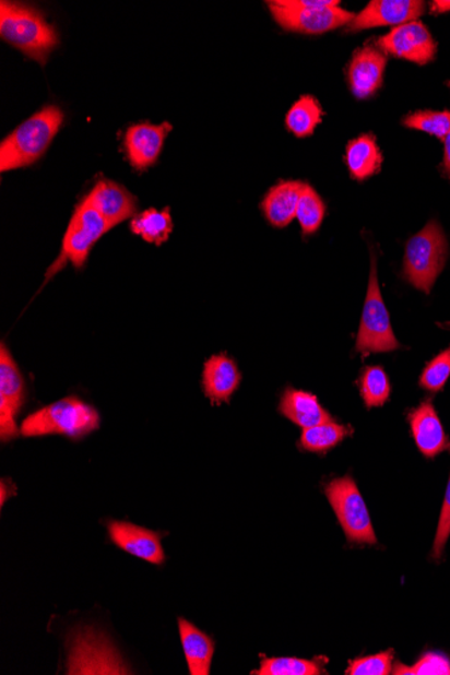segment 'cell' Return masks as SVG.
Masks as SVG:
<instances>
[{"label": "cell", "mask_w": 450, "mask_h": 675, "mask_svg": "<svg viewBox=\"0 0 450 675\" xmlns=\"http://www.w3.org/2000/svg\"><path fill=\"white\" fill-rule=\"evenodd\" d=\"M0 34L3 42L43 67L60 44L55 27L37 9L5 0L0 3Z\"/></svg>", "instance_id": "cell-1"}, {"label": "cell", "mask_w": 450, "mask_h": 675, "mask_svg": "<svg viewBox=\"0 0 450 675\" xmlns=\"http://www.w3.org/2000/svg\"><path fill=\"white\" fill-rule=\"evenodd\" d=\"M63 122L57 106H45L11 132L0 144V170L10 171L36 164L54 142Z\"/></svg>", "instance_id": "cell-2"}, {"label": "cell", "mask_w": 450, "mask_h": 675, "mask_svg": "<svg viewBox=\"0 0 450 675\" xmlns=\"http://www.w3.org/2000/svg\"><path fill=\"white\" fill-rule=\"evenodd\" d=\"M100 415L95 407L76 396L63 398L23 419L21 436H66L78 440L99 429Z\"/></svg>", "instance_id": "cell-3"}, {"label": "cell", "mask_w": 450, "mask_h": 675, "mask_svg": "<svg viewBox=\"0 0 450 675\" xmlns=\"http://www.w3.org/2000/svg\"><path fill=\"white\" fill-rule=\"evenodd\" d=\"M448 240L440 224L433 221L408 240L403 275L414 287L429 294L433 285L446 267Z\"/></svg>", "instance_id": "cell-4"}, {"label": "cell", "mask_w": 450, "mask_h": 675, "mask_svg": "<svg viewBox=\"0 0 450 675\" xmlns=\"http://www.w3.org/2000/svg\"><path fill=\"white\" fill-rule=\"evenodd\" d=\"M111 229L99 212L82 200L73 212L71 223L68 225L66 236L62 239V247L59 258L46 273V282L66 269L68 263L74 268L82 269L88 259L92 248L96 241Z\"/></svg>", "instance_id": "cell-5"}, {"label": "cell", "mask_w": 450, "mask_h": 675, "mask_svg": "<svg viewBox=\"0 0 450 675\" xmlns=\"http://www.w3.org/2000/svg\"><path fill=\"white\" fill-rule=\"evenodd\" d=\"M398 348H400V343L396 342L394 332H392L389 311L380 293L377 258L372 253L371 273H369L367 298L356 339V351L363 356H368Z\"/></svg>", "instance_id": "cell-6"}, {"label": "cell", "mask_w": 450, "mask_h": 675, "mask_svg": "<svg viewBox=\"0 0 450 675\" xmlns=\"http://www.w3.org/2000/svg\"><path fill=\"white\" fill-rule=\"evenodd\" d=\"M325 494L352 544H377L365 499L351 477L332 481L325 487Z\"/></svg>", "instance_id": "cell-7"}, {"label": "cell", "mask_w": 450, "mask_h": 675, "mask_svg": "<svg viewBox=\"0 0 450 675\" xmlns=\"http://www.w3.org/2000/svg\"><path fill=\"white\" fill-rule=\"evenodd\" d=\"M271 14L280 26L287 32L317 36L350 25L355 14L342 8H296L286 0L268 2Z\"/></svg>", "instance_id": "cell-8"}, {"label": "cell", "mask_w": 450, "mask_h": 675, "mask_svg": "<svg viewBox=\"0 0 450 675\" xmlns=\"http://www.w3.org/2000/svg\"><path fill=\"white\" fill-rule=\"evenodd\" d=\"M377 48L398 59L425 66L435 59L437 44L423 22L413 21L394 27L389 34L380 37Z\"/></svg>", "instance_id": "cell-9"}, {"label": "cell", "mask_w": 450, "mask_h": 675, "mask_svg": "<svg viewBox=\"0 0 450 675\" xmlns=\"http://www.w3.org/2000/svg\"><path fill=\"white\" fill-rule=\"evenodd\" d=\"M425 3L418 0H374L365 10L354 16L347 32L367 31L382 26H401L418 21L424 14Z\"/></svg>", "instance_id": "cell-10"}, {"label": "cell", "mask_w": 450, "mask_h": 675, "mask_svg": "<svg viewBox=\"0 0 450 675\" xmlns=\"http://www.w3.org/2000/svg\"><path fill=\"white\" fill-rule=\"evenodd\" d=\"M106 526L112 544L127 554L154 565L165 562L163 535L125 521H108Z\"/></svg>", "instance_id": "cell-11"}, {"label": "cell", "mask_w": 450, "mask_h": 675, "mask_svg": "<svg viewBox=\"0 0 450 675\" xmlns=\"http://www.w3.org/2000/svg\"><path fill=\"white\" fill-rule=\"evenodd\" d=\"M388 57L377 46L366 45L357 49L347 67V80L352 94L365 100L377 94L383 83Z\"/></svg>", "instance_id": "cell-12"}, {"label": "cell", "mask_w": 450, "mask_h": 675, "mask_svg": "<svg viewBox=\"0 0 450 675\" xmlns=\"http://www.w3.org/2000/svg\"><path fill=\"white\" fill-rule=\"evenodd\" d=\"M173 126L169 122L161 125L138 123L129 127L125 135L127 159L135 170H146L157 163L167 134Z\"/></svg>", "instance_id": "cell-13"}, {"label": "cell", "mask_w": 450, "mask_h": 675, "mask_svg": "<svg viewBox=\"0 0 450 675\" xmlns=\"http://www.w3.org/2000/svg\"><path fill=\"white\" fill-rule=\"evenodd\" d=\"M104 217L111 228L135 215L137 199L114 181L99 180L83 199Z\"/></svg>", "instance_id": "cell-14"}, {"label": "cell", "mask_w": 450, "mask_h": 675, "mask_svg": "<svg viewBox=\"0 0 450 675\" xmlns=\"http://www.w3.org/2000/svg\"><path fill=\"white\" fill-rule=\"evenodd\" d=\"M408 421L415 443L425 458H436L437 454L450 449V440L430 401H425L423 405L413 410L408 414Z\"/></svg>", "instance_id": "cell-15"}, {"label": "cell", "mask_w": 450, "mask_h": 675, "mask_svg": "<svg viewBox=\"0 0 450 675\" xmlns=\"http://www.w3.org/2000/svg\"><path fill=\"white\" fill-rule=\"evenodd\" d=\"M241 380L236 363L225 355L212 356L203 369V390L212 405L228 403Z\"/></svg>", "instance_id": "cell-16"}, {"label": "cell", "mask_w": 450, "mask_h": 675, "mask_svg": "<svg viewBox=\"0 0 450 675\" xmlns=\"http://www.w3.org/2000/svg\"><path fill=\"white\" fill-rule=\"evenodd\" d=\"M303 181H281L271 188L262 201V211L269 223L284 228L297 217V208L305 188Z\"/></svg>", "instance_id": "cell-17"}, {"label": "cell", "mask_w": 450, "mask_h": 675, "mask_svg": "<svg viewBox=\"0 0 450 675\" xmlns=\"http://www.w3.org/2000/svg\"><path fill=\"white\" fill-rule=\"evenodd\" d=\"M178 631H180L189 673L192 675L210 674L213 654H215V643L212 638L183 617H178Z\"/></svg>", "instance_id": "cell-18"}, {"label": "cell", "mask_w": 450, "mask_h": 675, "mask_svg": "<svg viewBox=\"0 0 450 675\" xmlns=\"http://www.w3.org/2000/svg\"><path fill=\"white\" fill-rule=\"evenodd\" d=\"M280 412L303 429L331 419L319 400L310 392L301 390L287 389L281 398Z\"/></svg>", "instance_id": "cell-19"}, {"label": "cell", "mask_w": 450, "mask_h": 675, "mask_svg": "<svg viewBox=\"0 0 450 675\" xmlns=\"http://www.w3.org/2000/svg\"><path fill=\"white\" fill-rule=\"evenodd\" d=\"M383 158L371 134L362 135L348 143L345 150V164H347L352 178L365 181L377 175L382 166Z\"/></svg>", "instance_id": "cell-20"}, {"label": "cell", "mask_w": 450, "mask_h": 675, "mask_svg": "<svg viewBox=\"0 0 450 675\" xmlns=\"http://www.w3.org/2000/svg\"><path fill=\"white\" fill-rule=\"evenodd\" d=\"M23 398H25V380L10 351L2 343L0 345V402L8 403L16 413H20Z\"/></svg>", "instance_id": "cell-21"}, {"label": "cell", "mask_w": 450, "mask_h": 675, "mask_svg": "<svg viewBox=\"0 0 450 675\" xmlns=\"http://www.w3.org/2000/svg\"><path fill=\"white\" fill-rule=\"evenodd\" d=\"M170 208H165L164 211L150 210L135 215L131 221L132 234L142 236L147 244L157 246L164 245L170 238L173 230V221Z\"/></svg>", "instance_id": "cell-22"}, {"label": "cell", "mask_w": 450, "mask_h": 675, "mask_svg": "<svg viewBox=\"0 0 450 675\" xmlns=\"http://www.w3.org/2000/svg\"><path fill=\"white\" fill-rule=\"evenodd\" d=\"M322 107L316 97L305 95L293 104L286 115V129L297 138H307L313 134L322 120Z\"/></svg>", "instance_id": "cell-23"}, {"label": "cell", "mask_w": 450, "mask_h": 675, "mask_svg": "<svg viewBox=\"0 0 450 675\" xmlns=\"http://www.w3.org/2000/svg\"><path fill=\"white\" fill-rule=\"evenodd\" d=\"M351 433L352 429L347 426L339 425L329 419L327 423L304 429L299 446L308 452L325 453L329 449L339 446Z\"/></svg>", "instance_id": "cell-24"}, {"label": "cell", "mask_w": 450, "mask_h": 675, "mask_svg": "<svg viewBox=\"0 0 450 675\" xmlns=\"http://www.w3.org/2000/svg\"><path fill=\"white\" fill-rule=\"evenodd\" d=\"M325 660H301V658H264L257 675H320L325 674Z\"/></svg>", "instance_id": "cell-25"}, {"label": "cell", "mask_w": 450, "mask_h": 675, "mask_svg": "<svg viewBox=\"0 0 450 675\" xmlns=\"http://www.w3.org/2000/svg\"><path fill=\"white\" fill-rule=\"evenodd\" d=\"M325 204L310 185H305L297 208V221L305 236L313 235L320 228L325 216Z\"/></svg>", "instance_id": "cell-26"}, {"label": "cell", "mask_w": 450, "mask_h": 675, "mask_svg": "<svg viewBox=\"0 0 450 675\" xmlns=\"http://www.w3.org/2000/svg\"><path fill=\"white\" fill-rule=\"evenodd\" d=\"M360 392L366 406L378 407L384 405L390 396L388 374L379 366L365 368L360 378Z\"/></svg>", "instance_id": "cell-27"}, {"label": "cell", "mask_w": 450, "mask_h": 675, "mask_svg": "<svg viewBox=\"0 0 450 675\" xmlns=\"http://www.w3.org/2000/svg\"><path fill=\"white\" fill-rule=\"evenodd\" d=\"M403 125L408 129L428 132L430 135L446 140L450 131V111H417L407 115Z\"/></svg>", "instance_id": "cell-28"}, {"label": "cell", "mask_w": 450, "mask_h": 675, "mask_svg": "<svg viewBox=\"0 0 450 675\" xmlns=\"http://www.w3.org/2000/svg\"><path fill=\"white\" fill-rule=\"evenodd\" d=\"M450 377V347L433 359L421 375L419 386L437 392L443 389Z\"/></svg>", "instance_id": "cell-29"}, {"label": "cell", "mask_w": 450, "mask_h": 675, "mask_svg": "<svg viewBox=\"0 0 450 675\" xmlns=\"http://www.w3.org/2000/svg\"><path fill=\"white\" fill-rule=\"evenodd\" d=\"M394 653L384 651L377 655L359 658L352 661L347 674L350 675H388L392 671Z\"/></svg>", "instance_id": "cell-30"}, {"label": "cell", "mask_w": 450, "mask_h": 675, "mask_svg": "<svg viewBox=\"0 0 450 675\" xmlns=\"http://www.w3.org/2000/svg\"><path fill=\"white\" fill-rule=\"evenodd\" d=\"M395 674H412V675H449L450 661L442 654L430 653L426 654L415 663L414 666H405L402 663H396L394 668Z\"/></svg>", "instance_id": "cell-31"}, {"label": "cell", "mask_w": 450, "mask_h": 675, "mask_svg": "<svg viewBox=\"0 0 450 675\" xmlns=\"http://www.w3.org/2000/svg\"><path fill=\"white\" fill-rule=\"evenodd\" d=\"M450 535V476L447 487L446 499H443L440 522H438V529L433 545L431 556L433 558L440 559L442 557L443 547H446Z\"/></svg>", "instance_id": "cell-32"}, {"label": "cell", "mask_w": 450, "mask_h": 675, "mask_svg": "<svg viewBox=\"0 0 450 675\" xmlns=\"http://www.w3.org/2000/svg\"><path fill=\"white\" fill-rule=\"evenodd\" d=\"M449 88H450V83H449ZM443 143H446V152H443L442 170L443 173H446V176L450 180V131L448 132L446 140H443Z\"/></svg>", "instance_id": "cell-33"}, {"label": "cell", "mask_w": 450, "mask_h": 675, "mask_svg": "<svg viewBox=\"0 0 450 675\" xmlns=\"http://www.w3.org/2000/svg\"><path fill=\"white\" fill-rule=\"evenodd\" d=\"M430 11L433 14H443L450 11V0H436L430 5Z\"/></svg>", "instance_id": "cell-34"}, {"label": "cell", "mask_w": 450, "mask_h": 675, "mask_svg": "<svg viewBox=\"0 0 450 675\" xmlns=\"http://www.w3.org/2000/svg\"><path fill=\"white\" fill-rule=\"evenodd\" d=\"M440 327L450 331V322H447V324H441Z\"/></svg>", "instance_id": "cell-35"}]
</instances>
